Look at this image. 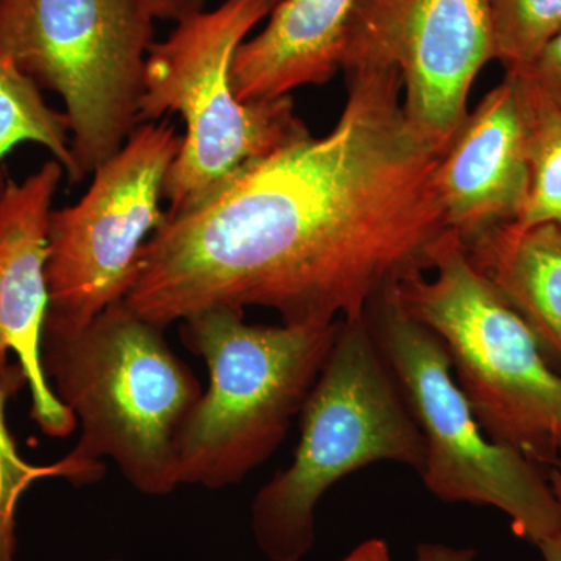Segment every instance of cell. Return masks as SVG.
Masks as SVG:
<instances>
[{"label":"cell","mask_w":561,"mask_h":561,"mask_svg":"<svg viewBox=\"0 0 561 561\" xmlns=\"http://www.w3.org/2000/svg\"><path fill=\"white\" fill-rule=\"evenodd\" d=\"M11 391L0 383V561H16V513L22 496L41 479L62 478L60 463L36 467L22 459L5 421Z\"/></svg>","instance_id":"obj_18"},{"label":"cell","mask_w":561,"mask_h":561,"mask_svg":"<svg viewBox=\"0 0 561 561\" xmlns=\"http://www.w3.org/2000/svg\"><path fill=\"white\" fill-rule=\"evenodd\" d=\"M549 481L553 491H556L557 497H559L561 504V472L556 468H548Z\"/></svg>","instance_id":"obj_24"},{"label":"cell","mask_w":561,"mask_h":561,"mask_svg":"<svg viewBox=\"0 0 561 561\" xmlns=\"http://www.w3.org/2000/svg\"><path fill=\"white\" fill-rule=\"evenodd\" d=\"M365 319L423 435L420 478L432 496L496 508L535 546L559 534L561 504L548 468L486 437L440 337L409 316L390 289Z\"/></svg>","instance_id":"obj_7"},{"label":"cell","mask_w":561,"mask_h":561,"mask_svg":"<svg viewBox=\"0 0 561 561\" xmlns=\"http://www.w3.org/2000/svg\"><path fill=\"white\" fill-rule=\"evenodd\" d=\"M494 60L507 72L530 68L561 32V0H490Z\"/></svg>","instance_id":"obj_17"},{"label":"cell","mask_w":561,"mask_h":561,"mask_svg":"<svg viewBox=\"0 0 561 561\" xmlns=\"http://www.w3.org/2000/svg\"><path fill=\"white\" fill-rule=\"evenodd\" d=\"M181 144L169 117L139 124L95 169L77 205L51 210L43 335L83 330L125 300L138 278L140 250L164 219V181Z\"/></svg>","instance_id":"obj_9"},{"label":"cell","mask_w":561,"mask_h":561,"mask_svg":"<svg viewBox=\"0 0 561 561\" xmlns=\"http://www.w3.org/2000/svg\"><path fill=\"white\" fill-rule=\"evenodd\" d=\"M22 142L46 147L65 169L69 183H80L70 151L68 114L47 105L39 88L0 55V160ZM3 183L0 172V187Z\"/></svg>","instance_id":"obj_16"},{"label":"cell","mask_w":561,"mask_h":561,"mask_svg":"<svg viewBox=\"0 0 561 561\" xmlns=\"http://www.w3.org/2000/svg\"><path fill=\"white\" fill-rule=\"evenodd\" d=\"M151 44L138 0H0V55L61 95L80 181L138 127Z\"/></svg>","instance_id":"obj_8"},{"label":"cell","mask_w":561,"mask_h":561,"mask_svg":"<svg viewBox=\"0 0 561 561\" xmlns=\"http://www.w3.org/2000/svg\"><path fill=\"white\" fill-rule=\"evenodd\" d=\"M350 57L394 66L405 116L446 150L467 117L472 81L494 60L490 0H360L350 22Z\"/></svg>","instance_id":"obj_10"},{"label":"cell","mask_w":561,"mask_h":561,"mask_svg":"<svg viewBox=\"0 0 561 561\" xmlns=\"http://www.w3.org/2000/svg\"><path fill=\"white\" fill-rule=\"evenodd\" d=\"M431 271L434 278L415 273L391 287L394 300L445 343L486 437L552 467L561 460V370L472 265L456 231L432 250Z\"/></svg>","instance_id":"obj_5"},{"label":"cell","mask_w":561,"mask_h":561,"mask_svg":"<svg viewBox=\"0 0 561 561\" xmlns=\"http://www.w3.org/2000/svg\"><path fill=\"white\" fill-rule=\"evenodd\" d=\"M549 468H556V470H559L561 472V460L556 461V463H553L552 467Z\"/></svg>","instance_id":"obj_25"},{"label":"cell","mask_w":561,"mask_h":561,"mask_svg":"<svg viewBox=\"0 0 561 561\" xmlns=\"http://www.w3.org/2000/svg\"><path fill=\"white\" fill-rule=\"evenodd\" d=\"M348 98L321 138L251 162L191 208L164 213L125 305L161 328L210 308L273 309L287 327L364 319L431 271L449 231L435 172L445 150L405 116L394 66L353 57Z\"/></svg>","instance_id":"obj_1"},{"label":"cell","mask_w":561,"mask_h":561,"mask_svg":"<svg viewBox=\"0 0 561 561\" xmlns=\"http://www.w3.org/2000/svg\"><path fill=\"white\" fill-rule=\"evenodd\" d=\"M41 362L81 427L73 451L58 461L62 479L98 482L111 459L140 493L164 496L180 486V435L203 387L164 328L119 301L83 330L43 335Z\"/></svg>","instance_id":"obj_2"},{"label":"cell","mask_w":561,"mask_h":561,"mask_svg":"<svg viewBox=\"0 0 561 561\" xmlns=\"http://www.w3.org/2000/svg\"><path fill=\"white\" fill-rule=\"evenodd\" d=\"M561 105V32L542 49L530 68L516 70Z\"/></svg>","instance_id":"obj_19"},{"label":"cell","mask_w":561,"mask_h":561,"mask_svg":"<svg viewBox=\"0 0 561 561\" xmlns=\"http://www.w3.org/2000/svg\"><path fill=\"white\" fill-rule=\"evenodd\" d=\"M65 173L54 160L22 183L7 180L0 187V383L11 393L27 383L32 419L54 438L69 437L79 424L41 362L51 203Z\"/></svg>","instance_id":"obj_11"},{"label":"cell","mask_w":561,"mask_h":561,"mask_svg":"<svg viewBox=\"0 0 561 561\" xmlns=\"http://www.w3.org/2000/svg\"><path fill=\"white\" fill-rule=\"evenodd\" d=\"M294 460L251 504V531L271 561H301L316 545V511L346 476L393 461L423 470L424 440L367 319L341 321L300 412Z\"/></svg>","instance_id":"obj_4"},{"label":"cell","mask_w":561,"mask_h":561,"mask_svg":"<svg viewBox=\"0 0 561 561\" xmlns=\"http://www.w3.org/2000/svg\"><path fill=\"white\" fill-rule=\"evenodd\" d=\"M538 549H540L542 560L561 561V530L548 540L540 542Z\"/></svg>","instance_id":"obj_23"},{"label":"cell","mask_w":561,"mask_h":561,"mask_svg":"<svg viewBox=\"0 0 561 561\" xmlns=\"http://www.w3.org/2000/svg\"><path fill=\"white\" fill-rule=\"evenodd\" d=\"M280 0H225L176 22L168 39L151 44L144 69L139 124L180 114L186 135L164 181L168 214L181 213L261 160L308 135L290 95L241 102L231 62L245 36Z\"/></svg>","instance_id":"obj_6"},{"label":"cell","mask_w":561,"mask_h":561,"mask_svg":"<svg viewBox=\"0 0 561 561\" xmlns=\"http://www.w3.org/2000/svg\"><path fill=\"white\" fill-rule=\"evenodd\" d=\"M341 321L267 327L247 323L242 309L232 308L180 321L181 342L209 373L208 389L180 435V485L227 489L271 459L300 416Z\"/></svg>","instance_id":"obj_3"},{"label":"cell","mask_w":561,"mask_h":561,"mask_svg":"<svg viewBox=\"0 0 561 561\" xmlns=\"http://www.w3.org/2000/svg\"><path fill=\"white\" fill-rule=\"evenodd\" d=\"M341 561H391L390 549L387 542L379 538H371L360 542L350 556Z\"/></svg>","instance_id":"obj_22"},{"label":"cell","mask_w":561,"mask_h":561,"mask_svg":"<svg viewBox=\"0 0 561 561\" xmlns=\"http://www.w3.org/2000/svg\"><path fill=\"white\" fill-rule=\"evenodd\" d=\"M513 73L522 87L529 161V191L515 224L561 225V105L523 73Z\"/></svg>","instance_id":"obj_15"},{"label":"cell","mask_w":561,"mask_h":561,"mask_svg":"<svg viewBox=\"0 0 561 561\" xmlns=\"http://www.w3.org/2000/svg\"><path fill=\"white\" fill-rule=\"evenodd\" d=\"M478 552L471 548H456L443 542H423L416 549L415 561H476Z\"/></svg>","instance_id":"obj_21"},{"label":"cell","mask_w":561,"mask_h":561,"mask_svg":"<svg viewBox=\"0 0 561 561\" xmlns=\"http://www.w3.org/2000/svg\"><path fill=\"white\" fill-rule=\"evenodd\" d=\"M360 0H280L271 21L243 41L231 62L241 102L286 98L306 84H323L343 68L350 22Z\"/></svg>","instance_id":"obj_13"},{"label":"cell","mask_w":561,"mask_h":561,"mask_svg":"<svg viewBox=\"0 0 561 561\" xmlns=\"http://www.w3.org/2000/svg\"><path fill=\"white\" fill-rule=\"evenodd\" d=\"M435 184L449 230L465 243L518 219L529 191V161L515 73L507 72L467 114L438 162Z\"/></svg>","instance_id":"obj_12"},{"label":"cell","mask_w":561,"mask_h":561,"mask_svg":"<svg viewBox=\"0 0 561 561\" xmlns=\"http://www.w3.org/2000/svg\"><path fill=\"white\" fill-rule=\"evenodd\" d=\"M465 245L472 265L527 321L561 370V225L511 221Z\"/></svg>","instance_id":"obj_14"},{"label":"cell","mask_w":561,"mask_h":561,"mask_svg":"<svg viewBox=\"0 0 561 561\" xmlns=\"http://www.w3.org/2000/svg\"><path fill=\"white\" fill-rule=\"evenodd\" d=\"M151 20L179 22L205 11L206 0H138Z\"/></svg>","instance_id":"obj_20"}]
</instances>
